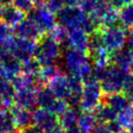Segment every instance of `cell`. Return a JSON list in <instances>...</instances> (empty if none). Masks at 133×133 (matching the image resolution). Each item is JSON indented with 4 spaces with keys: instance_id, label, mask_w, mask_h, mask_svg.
Segmentation results:
<instances>
[{
    "instance_id": "obj_1",
    "label": "cell",
    "mask_w": 133,
    "mask_h": 133,
    "mask_svg": "<svg viewBox=\"0 0 133 133\" xmlns=\"http://www.w3.org/2000/svg\"><path fill=\"white\" fill-rule=\"evenodd\" d=\"M62 50L60 44L56 42L49 34H43L36 41V47L33 57L42 66L57 65Z\"/></svg>"
},
{
    "instance_id": "obj_2",
    "label": "cell",
    "mask_w": 133,
    "mask_h": 133,
    "mask_svg": "<svg viewBox=\"0 0 133 133\" xmlns=\"http://www.w3.org/2000/svg\"><path fill=\"white\" fill-rule=\"evenodd\" d=\"M127 74H128V71L126 70L109 65L106 75L100 81L103 94L109 95V94L122 92L124 78Z\"/></svg>"
},
{
    "instance_id": "obj_3",
    "label": "cell",
    "mask_w": 133,
    "mask_h": 133,
    "mask_svg": "<svg viewBox=\"0 0 133 133\" xmlns=\"http://www.w3.org/2000/svg\"><path fill=\"white\" fill-rule=\"evenodd\" d=\"M3 45L6 51H8L18 61L23 63L33 57L36 47V41L13 35Z\"/></svg>"
},
{
    "instance_id": "obj_4",
    "label": "cell",
    "mask_w": 133,
    "mask_h": 133,
    "mask_svg": "<svg viewBox=\"0 0 133 133\" xmlns=\"http://www.w3.org/2000/svg\"><path fill=\"white\" fill-rule=\"evenodd\" d=\"M103 95L104 94L98 80L91 78L90 80L84 82L81 92V101H80L81 111L92 112L102 102Z\"/></svg>"
},
{
    "instance_id": "obj_5",
    "label": "cell",
    "mask_w": 133,
    "mask_h": 133,
    "mask_svg": "<svg viewBox=\"0 0 133 133\" xmlns=\"http://www.w3.org/2000/svg\"><path fill=\"white\" fill-rule=\"evenodd\" d=\"M87 15L88 14L83 12L78 6H64L55 14L57 24L66 28L68 30L80 29Z\"/></svg>"
},
{
    "instance_id": "obj_6",
    "label": "cell",
    "mask_w": 133,
    "mask_h": 133,
    "mask_svg": "<svg viewBox=\"0 0 133 133\" xmlns=\"http://www.w3.org/2000/svg\"><path fill=\"white\" fill-rule=\"evenodd\" d=\"M26 17L34 22L43 33L50 32L58 25L55 14L49 11L44 4L34 6V8L26 15Z\"/></svg>"
},
{
    "instance_id": "obj_7",
    "label": "cell",
    "mask_w": 133,
    "mask_h": 133,
    "mask_svg": "<svg viewBox=\"0 0 133 133\" xmlns=\"http://www.w3.org/2000/svg\"><path fill=\"white\" fill-rule=\"evenodd\" d=\"M103 43L105 48L110 53L116 50L121 49L124 46L126 39V29L121 25H114L110 28H102L101 29Z\"/></svg>"
},
{
    "instance_id": "obj_8",
    "label": "cell",
    "mask_w": 133,
    "mask_h": 133,
    "mask_svg": "<svg viewBox=\"0 0 133 133\" xmlns=\"http://www.w3.org/2000/svg\"><path fill=\"white\" fill-rule=\"evenodd\" d=\"M89 60L87 53L71 47L64 52V66L69 75H76L79 69Z\"/></svg>"
},
{
    "instance_id": "obj_9",
    "label": "cell",
    "mask_w": 133,
    "mask_h": 133,
    "mask_svg": "<svg viewBox=\"0 0 133 133\" xmlns=\"http://www.w3.org/2000/svg\"><path fill=\"white\" fill-rule=\"evenodd\" d=\"M12 30L14 36L25 38L33 41H37L43 34H45L42 32V30L38 28L34 22L29 19L26 16L16 26L12 28Z\"/></svg>"
},
{
    "instance_id": "obj_10",
    "label": "cell",
    "mask_w": 133,
    "mask_h": 133,
    "mask_svg": "<svg viewBox=\"0 0 133 133\" xmlns=\"http://www.w3.org/2000/svg\"><path fill=\"white\" fill-rule=\"evenodd\" d=\"M22 72V63L5 51L0 58V76L7 80H12Z\"/></svg>"
},
{
    "instance_id": "obj_11",
    "label": "cell",
    "mask_w": 133,
    "mask_h": 133,
    "mask_svg": "<svg viewBox=\"0 0 133 133\" xmlns=\"http://www.w3.org/2000/svg\"><path fill=\"white\" fill-rule=\"evenodd\" d=\"M11 83L16 91L18 90H32L35 92L37 89L46 85L38 75H30L23 74V72L17 75L16 77H14L11 80Z\"/></svg>"
},
{
    "instance_id": "obj_12",
    "label": "cell",
    "mask_w": 133,
    "mask_h": 133,
    "mask_svg": "<svg viewBox=\"0 0 133 133\" xmlns=\"http://www.w3.org/2000/svg\"><path fill=\"white\" fill-rule=\"evenodd\" d=\"M32 116L33 124L42 129L44 132L59 124L58 116L44 109L37 108L32 112Z\"/></svg>"
},
{
    "instance_id": "obj_13",
    "label": "cell",
    "mask_w": 133,
    "mask_h": 133,
    "mask_svg": "<svg viewBox=\"0 0 133 133\" xmlns=\"http://www.w3.org/2000/svg\"><path fill=\"white\" fill-rule=\"evenodd\" d=\"M47 87L57 99L68 100L71 95V89L69 86L66 75L61 74L47 83Z\"/></svg>"
},
{
    "instance_id": "obj_14",
    "label": "cell",
    "mask_w": 133,
    "mask_h": 133,
    "mask_svg": "<svg viewBox=\"0 0 133 133\" xmlns=\"http://www.w3.org/2000/svg\"><path fill=\"white\" fill-rule=\"evenodd\" d=\"M14 105L30 112L35 111L37 107L35 92L32 90H18L14 95Z\"/></svg>"
},
{
    "instance_id": "obj_15",
    "label": "cell",
    "mask_w": 133,
    "mask_h": 133,
    "mask_svg": "<svg viewBox=\"0 0 133 133\" xmlns=\"http://www.w3.org/2000/svg\"><path fill=\"white\" fill-rule=\"evenodd\" d=\"M102 102H104L109 107H111L116 114L131 107L129 98L126 95H124L122 92L109 94V95H103Z\"/></svg>"
},
{
    "instance_id": "obj_16",
    "label": "cell",
    "mask_w": 133,
    "mask_h": 133,
    "mask_svg": "<svg viewBox=\"0 0 133 133\" xmlns=\"http://www.w3.org/2000/svg\"><path fill=\"white\" fill-rule=\"evenodd\" d=\"M9 109L13 116V119H14L17 130H22L29 125L33 124L32 112L17 107L15 105L11 106Z\"/></svg>"
},
{
    "instance_id": "obj_17",
    "label": "cell",
    "mask_w": 133,
    "mask_h": 133,
    "mask_svg": "<svg viewBox=\"0 0 133 133\" xmlns=\"http://www.w3.org/2000/svg\"><path fill=\"white\" fill-rule=\"evenodd\" d=\"M68 40L71 48H75L85 53L88 52V34L81 29H70Z\"/></svg>"
},
{
    "instance_id": "obj_18",
    "label": "cell",
    "mask_w": 133,
    "mask_h": 133,
    "mask_svg": "<svg viewBox=\"0 0 133 133\" xmlns=\"http://www.w3.org/2000/svg\"><path fill=\"white\" fill-rule=\"evenodd\" d=\"M132 53L124 46L121 49L116 50L110 55V65L128 71L129 64L132 60Z\"/></svg>"
},
{
    "instance_id": "obj_19",
    "label": "cell",
    "mask_w": 133,
    "mask_h": 133,
    "mask_svg": "<svg viewBox=\"0 0 133 133\" xmlns=\"http://www.w3.org/2000/svg\"><path fill=\"white\" fill-rule=\"evenodd\" d=\"M80 112H81L80 108H74V107L69 106L66 111L58 116V121L60 126L64 130L77 126V119H78V116Z\"/></svg>"
},
{
    "instance_id": "obj_20",
    "label": "cell",
    "mask_w": 133,
    "mask_h": 133,
    "mask_svg": "<svg viewBox=\"0 0 133 133\" xmlns=\"http://www.w3.org/2000/svg\"><path fill=\"white\" fill-rule=\"evenodd\" d=\"M25 13L21 12L20 10H18L16 7H14L12 4L6 5L3 8V13L1 17V21H3L11 28L16 26L20 22H22L25 18Z\"/></svg>"
},
{
    "instance_id": "obj_21",
    "label": "cell",
    "mask_w": 133,
    "mask_h": 133,
    "mask_svg": "<svg viewBox=\"0 0 133 133\" xmlns=\"http://www.w3.org/2000/svg\"><path fill=\"white\" fill-rule=\"evenodd\" d=\"M35 97H36V103H37L38 108L44 109L47 111H50L52 105L54 104V102L57 99L53 95V93L50 91L49 88L47 87V85L37 89L35 91Z\"/></svg>"
},
{
    "instance_id": "obj_22",
    "label": "cell",
    "mask_w": 133,
    "mask_h": 133,
    "mask_svg": "<svg viewBox=\"0 0 133 133\" xmlns=\"http://www.w3.org/2000/svg\"><path fill=\"white\" fill-rule=\"evenodd\" d=\"M16 90L13 87L10 80L0 76V100L6 108H10L14 105V95Z\"/></svg>"
},
{
    "instance_id": "obj_23",
    "label": "cell",
    "mask_w": 133,
    "mask_h": 133,
    "mask_svg": "<svg viewBox=\"0 0 133 133\" xmlns=\"http://www.w3.org/2000/svg\"><path fill=\"white\" fill-rule=\"evenodd\" d=\"M92 112L94 114L97 121L102 123H108L110 121L116 119L117 116V114L111 107L105 104L104 102H101Z\"/></svg>"
},
{
    "instance_id": "obj_24",
    "label": "cell",
    "mask_w": 133,
    "mask_h": 133,
    "mask_svg": "<svg viewBox=\"0 0 133 133\" xmlns=\"http://www.w3.org/2000/svg\"><path fill=\"white\" fill-rule=\"evenodd\" d=\"M97 122L93 112L81 111L77 119V127L82 133H91Z\"/></svg>"
},
{
    "instance_id": "obj_25",
    "label": "cell",
    "mask_w": 133,
    "mask_h": 133,
    "mask_svg": "<svg viewBox=\"0 0 133 133\" xmlns=\"http://www.w3.org/2000/svg\"><path fill=\"white\" fill-rule=\"evenodd\" d=\"M119 25L125 29H133V2L124 4L118 9Z\"/></svg>"
},
{
    "instance_id": "obj_26",
    "label": "cell",
    "mask_w": 133,
    "mask_h": 133,
    "mask_svg": "<svg viewBox=\"0 0 133 133\" xmlns=\"http://www.w3.org/2000/svg\"><path fill=\"white\" fill-rule=\"evenodd\" d=\"M16 131V125L10 109L0 111V133H15Z\"/></svg>"
},
{
    "instance_id": "obj_27",
    "label": "cell",
    "mask_w": 133,
    "mask_h": 133,
    "mask_svg": "<svg viewBox=\"0 0 133 133\" xmlns=\"http://www.w3.org/2000/svg\"><path fill=\"white\" fill-rule=\"evenodd\" d=\"M61 74H64V72L58 65H47V66H41L40 71L38 72V75L42 79V81L47 85V83L50 80H52L54 77L58 76Z\"/></svg>"
},
{
    "instance_id": "obj_28",
    "label": "cell",
    "mask_w": 133,
    "mask_h": 133,
    "mask_svg": "<svg viewBox=\"0 0 133 133\" xmlns=\"http://www.w3.org/2000/svg\"><path fill=\"white\" fill-rule=\"evenodd\" d=\"M102 28H110L114 25H119V19H118V10L111 7L106 12L104 16L101 19Z\"/></svg>"
},
{
    "instance_id": "obj_29",
    "label": "cell",
    "mask_w": 133,
    "mask_h": 133,
    "mask_svg": "<svg viewBox=\"0 0 133 133\" xmlns=\"http://www.w3.org/2000/svg\"><path fill=\"white\" fill-rule=\"evenodd\" d=\"M40 69H41V65L34 57L22 63V72L25 75H38Z\"/></svg>"
},
{
    "instance_id": "obj_30",
    "label": "cell",
    "mask_w": 133,
    "mask_h": 133,
    "mask_svg": "<svg viewBox=\"0 0 133 133\" xmlns=\"http://www.w3.org/2000/svg\"><path fill=\"white\" fill-rule=\"evenodd\" d=\"M69 86L71 89V93L75 94H81L83 88V81L79 78L77 75H66Z\"/></svg>"
},
{
    "instance_id": "obj_31",
    "label": "cell",
    "mask_w": 133,
    "mask_h": 133,
    "mask_svg": "<svg viewBox=\"0 0 133 133\" xmlns=\"http://www.w3.org/2000/svg\"><path fill=\"white\" fill-rule=\"evenodd\" d=\"M12 5L25 15H28L34 8L33 0H13Z\"/></svg>"
},
{
    "instance_id": "obj_32",
    "label": "cell",
    "mask_w": 133,
    "mask_h": 133,
    "mask_svg": "<svg viewBox=\"0 0 133 133\" xmlns=\"http://www.w3.org/2000/svg\"><path fill=\"white\" fill-rule=\"evenodd\" d=\"M13 36L12 28L0 20V42L4 44Z\"/></svg>"
},
{
    "instance_id": "obj_33",
    "label": "cell",
    "mask_w": 133,
    "mask_h": 133,
    "mask_svg": "<svg viewBox=\"0 0 133 133\" xmlns=\"http://www.w3.org/2000/svg\"><path fill=\"white\" fill-rule=\"evenodd\" d=\"M98 2H99V0H79L77 6L83 12L89 15L94 11Z\"/></svg>"
},
{
    "instance_id": "obj_34",
    "label": "cell",
    "mask_w": 133,
    "mask_h": 133,
    "mask_svg": "<svg viewBox=\"0 0 133 133\" xmlns=\"http://www.w3.org/2000/svg\"><path fill=\"white\" fill-rule=\"evenodd\" d=\"M45 7L52 13L56 14L65 6L63 0H45L44 1Z\"/></svg>"
},
{
    "instance_id": "obj_35",
    "label": "cell",
    "mask_w": 133,
    "mask_h": 133,
    "mask_svg": "<svg viewBox=\"0 0 133 133\" xmlns=\"http://www.w3.org/2000/svg\"><path fill=\"white\" fill-rule=\"evenodd\" d=\"M124 47L128 49L133 55V30L126 29V39H125Z\"/></svg>"
},
{
    "instance_id": "obj_36",
    "label": "cell",
    "mask_w": 133,
    "mask_h": 133,
    "mask_svg": "<svg viewBox=\"0 0 133 133\" xmlns=\"http://www.w3.org/2000/svg\"><path fill=\"white\" fill-rule=\"evenodd\" d=\"M91 133H112L109 127L107 126L106 123H102V122H97L95 127L93 128Z\"/></svg>"
},
{
    "instance_id": "obj_37",
    "label": "cell",
    "mask_w": 133,
    "mask_h": 133,
    "mask_svg": "<svg viewBox=\"0 0 133 133\" xmlns=\"http://www.w3.org/2000/svg\"><path fill=\"white\" fill-rule=\"evenodd\" d=\"M17 133H44V131L37 127L36 125L31 124L22 130H17Z\"/></svg>"
},
{
    "instance_id": "obj_38",
    "label": "cell",
    "mask_w": 133,
    "mask_h": 133,
    "mask_svg": "<svg viewBox=\"0 0 133 133\" xmlns=\"http://www.w3.org/2000/svg\"><path fill=\"white\" fill-rule=\"evenodd\" d=\"M106 124H107V126L109 127V129H110L112 133H118L119 131L123 130L122 127L121 126V124L117 122L116 119H114V121H110V122L106 123Z\"/></svg>"
},
{
    "instance_id": "obj_39",
    "label": "cell",
    "mask_w": 133,
    "mask_h": 133,
    "mask_svg": "<svg viewBox=\"0 0 133 133\" xmlns=\"http://www.w3.org/2000/svg\"><path fill=\"white\" fill-rule=\"evenodd\" d=\"M44 133H64V129L60 126V124H58L57 126H55L52 129H50V130H48V131H46Z\"/></svg>"
},
{
    "instance_id": "obj_40",
    "label": "cell",
    "mask_w": 133,
    "mask_h": 133,
    "mask_svg": "<svg viewBox=\"0 0 133 133\" xmlns=\"http://www.w3.org/2000/svg\"><path fill=\"white\" fill-rule=\"evenodd\" d=\"M65 6H77L78 0H63Z\"/></svg>"
},
{
    "instance_id": "obj_41",
    "label": "cell",
    "mask_w": 133,
    "mask_h": 133,
    "mask_svg": "<svg viewBox=\"0 0 133 133\" xmlns=\"http://www.w3.org/2000/svg\"><path fill=\"white\" fill-rule=\"evenodd\" d=\"M64 133H82L77 126H75V127H71V128L66 129L64 130Z\"/></svg>"
},
{
    "instance_id": "obj_42",
    "label": "cell",
    "mask_w": 133,
    "mask_h": 133,
    "mask_svg": "<svg viewBox=\"0 0 133 133\" xmlns=\"http://www.w3.org/2000/svg\"><path fill=\"white\" fill-rule=\"evenodd\" d=\"M13 0H0V4L6 6V5H11L12 4Z\"/></svg>"
},
{
    "instance_id": "obj_43",
    "label": "cell",
    "mask_w": 133,
    "mask_h": 133,
    "mask_svg": "<svg viewBox=\"0 0 133 133\" xmlns=\"http://www.w3.org/2000/svg\"><path fill=\"white\" fill-rule=\"evenodd\" d=\"M45 0H33L34 2V6H38V5H43Z\"/></svg>"
},
{
    "instance_id": "obj_44",
    "label": "cell",
    "mask_w": 133,
    "mask_h": 133,
    "mask_svg": "<svg viewBox=\"0 0 133 133\" xmlns=\"http://www.w3.org/2000/svg\"><path fill=\"white\" fill-rule=\"evenodd\" d=\"M128 71L130 72V74H132L133 75V56H132V60H131V62H130V64H129Z\"/></svg>"
},
{
    "instance_id": "obj_45",
    "label": "cell",
    "mask_w": 133,
    "mask_h": 133,
    "mask_svg": "<svg viewBox=\"0 0 133 133\" xmlns=\"http://www.w3.org/2000/svg\"><path fill=\"white\" fill-rule=\"evenodd\" d=\"M128 133H133V121L131 122V124L129 125L128 127Z\"/></svg>"
},
{
    "instance_id": "obj_46",
    "label": "cell",
    "mask_w": 133,
    "mask_h": 133,
    "mask_svg": "<svg viewBox=\"0 0 133 133\" xmlns=\"http://www.w3.org/2000/svg\"><path fill=\"white\" fill-rule=\"evenodd\" d=\"M121 2H122V4H128V3H131L133 2V0H121Z\"/></svg>"
},
{
    "instance_id": "obj_47",
    "label": "cell",
    "mask_w": 133,
    "mask_h": 133,
    "mask_svg": "<svg viewBox=\"0 0 133 133\" xmlns=\"http://www.w3.org/2000/svg\"><path fill=\"white\" fill-rule=\"evenodd\" d=\"M4 109H8V108H6L4 105H3V103H2V101L0 100V111H2V110H4Z\"/></svg>"
},
{
    "instance_id": "obj_48",
    "label": "cell",
    "mask_w": 133,
    "mask_h": 133,
    "mask_svg": "<svg viewBox=\"0 0 133 133\" xmlns=\"http://www.w3.org/2000/svg\"><path fill=\"white\" fill-rule=\"evenodd\" d=\"M3 8H4V6L0 4V20H1V17H2V13H3Z\"/></svg>"
},
{
    "instance_id": "obj_49",
    "label": "cell",
    "mask_w": 133,
    "mask_h": 133,
    "mask_svg": "<svg viewBox=\"0 0 133 133\" xmlns=\"http://www.w3.org/2000/svg\"><path fill=\"white\" fill-rule=\"evenodd\" d=\"M129 100H130V104H131V107L133 108V96H132V97H131V98H130Z\"/></svg>"
},
{
    "instance_id": "obj_50",
    "label": "cell",
    "mask_w": 133,
    "mask_h": 133,
    "mask_svg": "<svg viewBox=\"0 0 133 133\" xmlns=\"http://www.w3.org/2000/svg\"><path fill=\"white\" fill-rule=\"evenodd\" d=\"M118 133H128V131H126L125 129H123V130H121V131H119Z\"/></svg>"
}]
</instances>
